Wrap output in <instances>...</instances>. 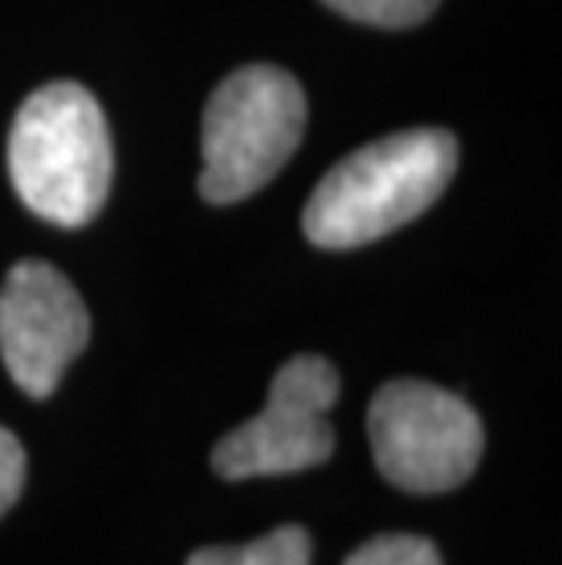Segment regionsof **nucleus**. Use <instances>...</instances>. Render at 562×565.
Listing matches in <instances>:
<instances>
[{"label": "nucleus", "mask_w": 562, "mask_h": 565, "mask_svg": "<svg viewBox=\"0 0 562 565\" xmlns=\"http://www.w3.org/2000/svg\"><path fill=\"white\" fill-rule=\"evenodd\" d=\"M457 172V139L442 128L394 131L332 164L304 209L318 248H358L413 223Z\"/></svg>", "instance_id": "1"}, {"label": "nucleus", "mask_w": 562, "mask_h": 565, "mask_svg": "<svg viewBox=\"0 0 562 565\" xmlns=\"http://www.w3.org/2000/svg\"><path fill=\"white\" fill-rule=\"evenodd\" d=\"M8 175L22 204L41 220L92 223L114 179L110 128L95 95L74 81L41 84L11 125Z\"/></svg>", "instance_id": "2"}, {"label": "nucleus", "mask_w": 562, "mask_h": 565, "mask_svg": "<svg viewBox=\"0 0 562 565\" xmlns=\"http://www.w3.org/2000/svg\"><path fill=\"white\" fill-rule=\"evenodd\" d=\"M307 128L300 81L282 66H242L220 81L201 121V198L234 204L267 186Z\"/></svg>", "instance_id": "3"}, {"label": "nucleus", "mask_w": 562, "mask_h": 565, "mask_svg": "<svg viewBox=\"0 0 562 565\" xmlns=\"http://www.w3.org/2000/svg\"><path fill=\"white\" fill-rule=\"evenodd\" d=\"M365 430L377 471L413 497L460 489L475 475L486 445L475 408L424 380L384 383L369 402Z\"/></svg>", "instance_id": "4"}, {"label": "nucleus", "mask_w": 562, "mask_h": 565, "mask_svg": "<svg viewBox=\"0 0 562 565\" xmlns=\"http://www.w3.org/2000/svg\"><path fill=\"white\" fill-rule=\"evenodd\" d=\"M340 398V372L318 354L285 362L271 380L263 413L234 427L212 449V471L226 482L310 471L337 449L329 408Z\"/></svg>", "instance_id": "5"}, {"label": "nucleus", "mask_w": 562, "mask_h": 565, "mask_svg": "<svg viewBox=\"0 0 562 565\" xmlns=\"http://www.w3.org/2000/svg\"><path fill=\"white\" fill-rule=\"evenodd\" d=\"M88 307L55 267L22 259L0 285V358L30 398L55 394L59 380L88 347Z\"/></svg>", "instance_id": "6"}, {"label": "nucleus", "mask_w": 562, "mask_h": 565, "mask_svg": "<svg viewBox=\"0 0 562 565\" xmlns=\"http://www.w3.org/2000/svg\"><path fill=\"white\" fill-rule=\"evenodd\" d=\"M315 544L304 525H278L242 547H201L187 565H310Z\"/></svg>", "instance_id": "7"}, {"label": "nucleus", "mask_w": 562, "mask_h": 565, "mask_svg": "<svg viewBox=\"0 0 562 565\" xmlns=\"http://www.w3.org/2000/svg\"><path fill=\"white\" fill-rule=\"evenodd\" d=\"M340 15L365 22V26L380 30H405L424 22L438 8V0H321Z\"/></svg>", "instance_id": "8"}, {"label": "nucleus", "mask_w": 562, "mask_h": 565, "mask_svg": "<svg viewBox=\"0 0 562 565\" xmlns=\"http://www.w3.org/2000/svg\"><path fill=\"white\" fill-rule=\"evenodd\" d=\"M343 565H442V558L432 540L413 533H384L354 547Z\"/></svg>", "instance_id": "9"}, {"label": "nucleus", "mask_w": 562, "mask_h": 565, "mask_svg": "<svg viewBox=\"0 0 562 565\" xmlns=\"http://www.w3.org/2000/svg\"><path fill=\"white\" fill-rule=\"evenodd\" d=\"M22 486H26V452L8 427H0V519L22 497Z\"/></svg>", "instance_id": "10"}]
</instances>
